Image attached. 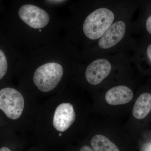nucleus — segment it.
Instances as JSON below:
<instances>
[{
    "label": "nucleus",
    "mask_w": 151,
    "mask_h": 151,
    "mask_svg": "<svg viewBox=\"0 0 151 151\" xmlns=\"http://www.w3.org/2000/svg\"><path fill=\"white\" fill-rule=\"evenodd\" d=\"M1 15L0 29L22 51L55 40L63 31L65 17L43 0L13 1Z\"/></svg>",
    "instance_id": "nucleus-1"
},
{
    "label": "nucleus",
    "mask_w": 151,
    "mask_h": 151,
    "mask_svg": "<svg viewBox=\"0 0 151 151\" xmlns=\"http://www.w3.org/2000/svg\"><path fill=\"white\" fill-rule=\"evenodd\" d=\"M80 50L66 36L42 46L21 52L15 71L31 76L41 92L56 89L68 73L77 72L81 60Z\"/></svg>",
    "instance_id": "nucleus-2"
},
{
    "label": "nucleus",
    "mask_w": 151,
    "mask_h": 151,
    "mask_svg": "<svg viewBox=\"0 0 151 151\" xmlns=\"http://www.w3.org/2000/svg\"><path fill=\"white\" fill-rule=\"evenodd\" d=\"M68 5L63 31L80 50L94 44L117 19L133 9L127 0L70 1Z\"/></svg>",
    "instance_id": "nucleus-3"
},
{
    "label": "nucleus",
    "mask_w": 151,
    "mask_h": 151,
    "mask_svg": "<svg viewBox=\"0 0 151 151\" xmlns=\"http://www.w3.org/2000/svg\"><path fill=\"white\" fill-rule=\"evenodd\" d=\"M133 9L117 19L94 44L80 50L81 59L120 53L129 54L134 45L131 35Z\"/></svg>",
    "instance_id": "nucleus-4"
},
{
    "label": "nucleus",
    "mask_w": 151,
    "mask_h": 151,
    "mask_svg": "<svg viewBox=\"0 0 151 151\" xmlns=\"http://www.w3.org/2000/svg\"><path fill=\"white\" fill-rule=\"evenodd\" d=\"M131 66V58L129 54L120 53L81 59L77 73H83L88 84L97 86L112 73L129 70Z\"/></svg>",
    "instance_id": "nucleus-5"
},
{
    "label": "nucleus",
    "mask_w": 151,
    "mask_h": 151,
    "mask_svg": "<svg viewBox=\"0 0 151 151\" xmlns=\"http://www.w3.org/2000/svg\"><path fill=\"white\" fill-rule=\"evenodd\" d=\"M22 50L0 29V81L15 70Z\"/></svg>",
    "instance_id": "nucleus-6"
},
{
    "label": "nucleus",
    "mask_w": 151,
    "mask_h": 151,
    "mask_svg": "<svg viewBox=\"0 0 151 151\" xmlns=\"http://www.w3.org/2000/svg\"><path fill=\"white\" fill-rule=\"evenodd\" d=\"M24 106L23 96L17 89L11 87L0 89V110L10 119H19L22 113Z\"/></svg>",
    "instance_id": "nucleus-7"
},
{
    "label": "nucleus",
    "mask_w": 151,
    "mask_h": 151,
    "mask_svg": "<svg viewBox=\"0 0 151 151\" xmlns=\"http://www.w3.org/2000/svg\"><path fill=\"white\" fill-rule=\"evenodd\" d=\"M76 114L72 104L63 103L58 106L55 111L53 127L57 131L64 132L73 124Z\"/></svg>",
    "instance_id": "nucleus-8"
},
{
    "label": "nucleus",
    "mask_w": 151,
    "mask_h": 151,
    "mask_svg": "<svg viewBox=\"0 0 151 151\" xmlns=\"http://www.w3.org/2000/svg\"><path fill=\"white\" fill-rule=\"evenodd\" d=\"M134 97V92L129 86L119 85L108 89L105 95V99L110 105H117L127 104Z\"/></svg>",
    "instance_id": "nucleus-9"
},
{
    "label": "nucleus",
    "mask_w": 151,
    "mask_h": 151,
    "mask_svg": "<svg viewBox=\"0 0 151 151\" xmlns=\"http://www.w3.org/2000/svg\"><path fill=\"white\" fill-rule=\"evenodd\" d=\"M151 111V94L145 92L140 94L135 102L133 115L136 119L145 118Z\"/></svg>",
    "instance_id": "nucleus-10"
},
{
    "label": "nucleus",
    "mask_w": 151,
    "mask_h": 151,
    "mask_svg": "<svg viewBox=\"0 0 151 151\" xmlns=\"http://www.w3.org/2000/svg\"><path fill=\"white\" fill-rule=\"evenodd\" d=\"M91 145L94 151H120L114 143L102 135L94 136L91 140Z\"/></svg>",
    "instance_id": "nucleus-11"
},
{
    "label": "nucleus",
    "mask_w": 151,
    "mask_h": 151,
    "mask_svg": "<svg viewBox=\"0 0 151 151\" xmlns=\"http://www.w3.org/2000/svg\"><path fill=\"white\" fill-rule=\"evenodd\" d=\"M43 1L50 6L56 9L67 5L69 4L70 1L66 0H44Z\"/></svg>",
    "instance_id": "nucleus-12"
},
{
    "label": "nucleus",
    "mask_w": 151,
    "mask_h": 151,
    "mask_svg": "<svg viewBox=\"0 0 151 151\" xmlns=\"http://www.w3.org/2000/svg\"><path fill=\"white\" fill-rule=\"evenodd\" d=\"M145 24L147 32L151 35V15L149 16L146 19Z\"/></svg>",
    "instance_id": "nucleus-13"
},
{
    "label": "nucleus",
    "mask_w": 151,
    "mask_h": 151,
    "mask_svg": "<svg viewBox=\"0 0 151 151\" xmlns=\"http://www.w3.org/2000/svg\"><path fill=\"white\" fill-rule=\"evenodd\" d=\"M146 54L147 58L151 64V43L149 44L147 46L146 50Z\"/></svg>",
    "instance_id": "nucleus-14"
},
{
    "label": "nucleus",
    "mask_w": 151,
    "mask_h": 151,
    "mask_svg": "<svg viewBox=\"0 0 151 151\" xmlns=\"http://www.w3.org/2000/svg\"><path fill=\"white\" fill-rule=\"evenodd\" d=\"M79 151H94L90 147L88 146H84L82 147Z\"/></svg>",
    "instance_id": "nucleus-15"
},
{
    "label": "nucleus",
    "mask_w": 151,
    "mask_h": 151,
    "mask_svg": "<svg viewBox=\"0 0 151 151\" xmlns=\"http://www.w3.org/2000/svg\"><path fill=\"white\" fill-rule=\"evenodd\" d=\"M5 9V8L4 4H3V1H0V14H1L4 10Z\"/></svg>",
    "instance_id": "nucleus-16"
},
{
    "label": "nucleus",
    "mask_w": 151,
    "mask_h": 151,
    "mask_svg": "<svg viewBox=\"0 0 151 151\" xmlns=\"http://www.w3.org/2000/svg\"><path fill=\"white\" fill-rule=\"evenodd\" d=\"M0 151H12V150L7 147H4L0 148Z\"/></svg>",
    "instance_id": "nucleus-17"
},
{
    "label": "nucleus",
    "mask_w": 151,
    "mask_h": 151,
    "mask_svg": "<svg viewBox=\"0 0 151 151\" xmlns=\"http://www.w3.org/2000/svg\"><path fill=\"white\" fill-rule=\"evenodd\" d=\"M61 135H62V134H61V133H60V134H59V136H61Z\"/></svg>",
    "instance_id": "nucleus-18"
}]
</instances>
